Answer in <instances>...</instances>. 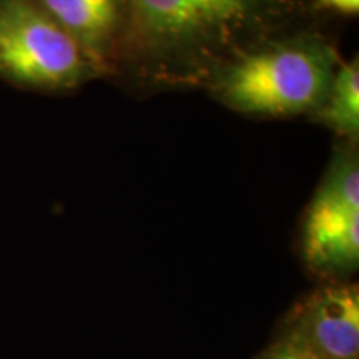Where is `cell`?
<instances>
[{"mask_svg":"<svg viewBox=\"0 0 359 359\" xmlns=\"http://www.w3.org/2000/svg\"><path fill=\"white\" fill-rule=\"evenodd\" d=\"M127 22L116 72L151 88L206 87L251 45L278 35L293 0H125Z\"/></svg>","mask_w":359,"mask_h":359,"instance_id":"1","label":"cell"},{"mask_svg":"<svg viewBox=\"0 0 359 359\" xmlns=\"http://www.w3.org/2000/svg\"><path fill=\"white\" fill-rule=\"evenodd\" d=\"M339 64L334 45L320 34L273 35L224 62L205 88L222 105L246 116L313 115Z\"/></svg>","mask_w":359,"mask_h":359,"instance_id":"2","label":"cell"},{"mask_svg":"<svg viewBox=\"0 0 359 359\" xmlns=\"http://www.w3.org/2000/svg\"><path fill=\"white\" fill-rule=\"evenodd\" d=\"M98 77L39 0H0V80L30 92L67 93Z\"/></svg>","mask_w":359,"mask_h":359,"instance_id":"3","label":"cell"},{"mask_svg":"<svg viewBox=\"0 0 359 359\" xmlns=\"http://www.w3.org/2000/svg\"><path fill=\"white\" fill-rule=\"evenodd\" d=\"M304 263L320 276H349L359 266L358 143L341 142L314 191L302 228Z\"/></svg>","mask_w":359,"mask_h":359,"instance_id":"4","label":"cell"},{"mask_svg":"<svg viewBox=\"0 0 359 359\" xmlns=\"http://www.w3.org/2000/svg\"><path fill=\"white\" fill-rule=\"evenodd\" d=\"M290 331L318 359H359V290L331 281L308 294L288 321Z\"/></svg>","mask_w":359,"mask_h":359,"instance_id":"5","label":"cell"},{"mask_svg":"<svg viewBox=\"0 0 359 359\" xmlns=\"http://www.w3.org/2000/svg\"><path fill=\"white\" fill-rule=\"evenodd\" d=\"M40 6L80 45L103 75L116 74L127 6L125 0H39Z\"/></svg>","mask_w":359,"mask_h":359,"instance_id":"6","label":"cell"},{"mask_svg":"<svg viewBox=\"0 0 359 359\" xmlns=\"http://www.w3.org/2000/svg\"><path fill=\"white\" fill-rule=\"evenodd\" d=\"M311 116L334 132L343 142L358 143L359 64L356 57L338 65L325 100Z\"/></svg>","mask_w":359,"mask_h":359,"instance_id":"7","label":"cell"},{"mask_svg":"<svg viewBox=\"0 0 359 359\" xmlns=\"http://www.w3.org/2000/svg\"><path fill=\"white\" fill-rule=\"evenodd\" d=\"M258 359H318L314 354L306 348V344L296 336L293 331L286 327L283 334L275 343L262 353Z\"/></svg>","mask_w":359,"mask_h":359,"instance_id":"8","label":"cell"},{"mask_svg":"<svg viewBox=\"0 0 359 359\" xmlns=\"http://www.w3.org/2000/svg\"><path fill=\"white\" fill-rule=\"evenodd\" d=\"M316 2L323 8L344 13V15H356L359 12V0H316Z\"/></svg>","mask_w":359,"mask_h":359,"instance_id":"9","label":"cell"}]
</instances>
